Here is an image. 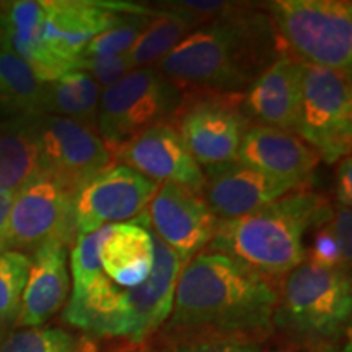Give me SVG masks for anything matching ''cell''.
Masks as SVG:
<instances>
[{
	"label": "cell",
	"instance_id": "1",
	"mask_svg": "<svg viewBox=\"0 0 352 352\" xmlns=\"http://www.w3.org/2000/svg\"><path fill=\"white\" fill-rule=\"evenodd\" d=\"M277 300L279 290L270 277L227 254L201 252L183 266L162 338L233 336L264 342L274 331Z\"/></svg>",
	"mask_w": 352,
	"mask_h": 352
},
{
	"label": "cell",
	"instance_id": "2",
	"mask_svg": "<svg viewBox=\"0 0 352 352\" xmlns=\"http://www.w3.org/2000/svg\"><path fill=\"white\" fill-rule=\"evenodd\" d=\"M283 54L270 15L243 3L233 15L188 34L153 69L184 94L245 95Z\"/></svg>",
	"mask_w": 352,
	"mask_h": 352
},
{
	"label": "cell",
	"instance_id": "3",
	"mask_svg": "<svg viewBox=\"0 0 352 352\" xmlns=\"http://www.w3.org/2000/svg\"><path fill=\"white\" fill-rule=\"evenodd\" d=\"M331 217L333 206L327 196L310 188L297 189L258 212L219 220L209 252L235 258L274 279L305 261L303 239L311 228L327 226Z\"/></svg>",
	"mask_w": 352,
	"mask_h": 352
},
{
	"label": "cell",
	"instance_id": "4",
	"mask_svg": "<svg viewBox=\"0 0 352 352\" xmlns=\"http://www.w3.org/2000/svg\"><path fill=\"white\" fill-rule=\"evenodd\" d=\"M351 314L349 271L305 259L285 274L272 324L292 344L316 352L349 334Z\"/></svg>",
	"mask_w": 352,
	"mask_h": 352
},
{
	"label": "cell",
	"instance_id": "5",
	"mask_svg": "<svg viewBox=\"0 0 352 352\" xmlns=\"http://www.w3.org/2000/svg\"><path fill=\"white\" fill-rule=\"evenodd\" d=\"M266 10L285 52L303 64L351 76L349 0H276Z\"/></svg>",
	"mask_w": 352,
	"mask_h": 352
},
{
	"label": "cell",
	"instance_id": "6",
	"mask_svg": "<svg viewBox=\"0 0 352 352\" xmlns=\"http://www.w3.org/2000/svg\"><path fill=\"white\" fill-rule=\"evenodd\" d=\"M183 101L182 88L153 67L134 69L101 90L96 129L113 153L144 131L173 122Z\"/></svg>",
	"mask_w": 352,
	"mask_h": 352
},
{
	"label": "cell",
	"instance_id": "7",
	"mask_svg": "<svg viewBox=\"0 0 352 352\" xmlns=\"http://www.w3.org/2000/svg\"><path fill=\"white\" fill-rule=\"evenodd\" d=\"M297 135L329 165L351 155V76L303 64Z\"/></svg>",
	"mask_w": 352,
	"mask_h": 352
},
{
	"label": "cell",
	"instance_id": "8",
	"mask_svg": "<svg viewBox=\"0 0 352 352\" xmlns=\"http://www.w3.org/2000/svg\"><path fill=\"white\" fill-rule=\"evenodd\" d=\"M243 95L184 94L173 124L196 164L206 166L235 162L250 122L241 113Z\"/></svg>",
	"mask_w": 352,
	"mask_h": 352
},
{
	"label": "cell",
	"instance_id": "9",
	"mask_svg": "<svg viewBox=\"0 0 352 352\" xmlns=\"http://www.w3.org/2000/svg\"><path fill=\"white\" fill-rule=\"evenodd\" d=\"M76 192L46 173L19 189L8 217V250L34 253L47 241L72 245L77 240L74 217Z\"/></svg>",
	"mask_w": 352,
	"mask_h": 352
},
{
	"label": "cell",
	"instance_id": "10",
	"mask_svg": "<svg viewBox=\"0 0 352 352\" xmlns=\"http://www.w3.org/2000/svg\"><path fill=\"white\" fill-rule=\"evenodd\" d=\"M41 171L72 192L111 166L113 153L98 131L67 118L34 114Z\"/></svg>",
	"mask_w": 352,
	"mask_h": 352
},
{
	"label": "cell",
	"instance_id": "11",
	"mask_svg": "<svg viewBox=\"0 0 352 352\" xmlns=\"http://www.w3.org/2000/svg\"><path fill=\"white\" fill-rule=\"evenodd\" d=\"M158 183L129 166H109L78 189L74 201L77 235H88L107 226L124 223L144 214Z\"/></svg>",
	"mask_w": 352,
	"mask_h": 352
},
{
	"label": "cell",
	"instance_id": "12",
	"mask_svg": "<svg viewBox=\"0 0 352 352\" xmlns=\"http://www.w3.org/2000/svg\"><path fill=\"white\" fill-rule=\"evenodd\" d=\"M43 16L39 41L43 47L70 70L94 38L116 23L129 3L88 2V0H41Z\"/></svg>",
	"mask_w": 352,
	"mask_h": 352
},
{
	"label": "cell",
	"instance_id": "13",
	"mask_svg": "<svg viewBox=\"0 0 352 352\" xmlns=\"http://www.w3.org/2000/svg\"><path fill=\"white\" fill-rule=\"evenodd\" d=\"M153 233L186 264L212 240L217 217L201 192L176 183H162L151 201Z\"/></svg>",
	"mask_w": 352,
	"mask_h": 352
},
{
	"label": "cell",
	"instance_id": "14",
	"mask_svg": "<svg viewBox=\"0 0 352 352\" xmlns=\"http://www.w3.org/2000/svg\"><path fill=\"white\" fill-rule=\"evenodd\" d=\"M201 195L217 220H233L258 212L271 202L297 191L292 183L259 173L239 160L206 166Z\"/></svg>",
	"mask_w": 352,
	"mask_h": 352
},
{
	"label": "cell",
	"instance_id": "15",
	"mask_svg": "<svg viewBox=\"0 0 352 352\" xmlns=\"http://www.w3.org/2000/svg\"><path fill=\"white\" fill-rule=\"evenodd\" d=\"M114 158L152 182L176 183L201 192L204 173L171 122L153 126L118 148Z\"/></svg>",
	"mask_w": 352,
	"mask_h": 352
},
{
	"label": "cell",
	"instance_id": "16",
	"mask_svg": "<svg viewBox=\"0 0 352 352\" xmlns=\"http://www.w3.org/2000/svg\"><path fill=\"white\" fill-rule=\"evenodd\" d=\"M303 63L285 52L252 83L241 98L250 126L272 127L297 135Z\"/></svg>",
	"mask_w": 352,
	"mask_h": 352
},
{
	"label": "cell",
	"instance_id": "17",
	"mask_svg": "<svg viewBox=\"0 0 352 352\" xmlns=\"http://www.w3.org/2000/svg\"><path fill=\"white\" fill-rule=\"evenodd\" d=\"M236 160L271 178L310 188L321 158L296 134L252 126L245 132Z\"/></svg>",
	"mask_w": 352,
	"mask_h": 352
},
{
	"label": "cell",
	"instance_id": "18",
	"mask_svg": "<svg viewBox=\"0 0 352 352\" xmlns=\"http://www.w3.org/2000/svg\"><path fill=\"white\" fill-rule=\"evenodd\" d=\"M152 230V228H151ZM153 266L151 274L138 287L126 289L129 303L131 342H144L160 331L173 308L175 290L184 261L152 230Z\"/></svg>",
	"mask_w": 352,
	"mask_h": 352
},
{
	"label": "cell",
	"instance_id": "19",
	"mask_svg": "<svg viewBox=\"0 0 352 352\" xmlns=\"http://www.w3.org/2000/svg\"><path fill=\"white\" fill-rule=\"evenodd\" d=\"M67 248L63 241L52 240L30 256L16 327H41L64 307L70 289Z\"/></svg>",
	"mask_w": 352,
	"mask_h": 352
},
{
	"label": "cell",
	"instance_id": "20",
	"mask_svg": "<svg viewBox=\"0 0 352 352\" xmlns=\"http://www.w3.org/2000/svg\"><path fill=\"white\" fill-rule=\"evenodd\" d=\"M151 220L145 214L139 220L114 223L100 248L104 276L122 289L142 284L153 266V239Z\"/></svg>",
	"mask_w": 352,
	"mask_h": 352
},
{
	"label": "cell",
	"instance_id": "21",
	"mask_svg": "<svg viewBox=\"0 0 352 352\" xmlns=\"http://www.w3.org/2000/svg\"><path fill=\"white\" fill-rule=\"evenodd\" d=\"M63 318L94 336L127 340L129 303L126 289L111 283L103 272L85 290L70 296Z\"/></svg>",
	"mask_w": 352,
	"mask_h": 352
},
{
	"label": "cell",
	"instance_id": "22",
	"mask_svg": "<svg viewBox=\"0 0 352 352\" xmlns=\"http://www.w3.org/2000/svg\"><path fill=\"white\" fill-rule=\"evenodd\" d=\"M41 173L34 114L0 122V188L16 192Z\"/></svg>",
	"mask_w": 352,
	"mask_h": 352
},
{
	"label": "cell",
	"instance_id": "23",
	"mask_svg": "<svg viewBox=\"0 0 352 352\" xmlns=\"http://www.w3.org/2000/svg\"><path fill=\"white\" fill-rule=\"evenodd\" d=\"M101 90L94 77L76 69L44 83L38 114L67 118L96 129Z\"/></svg>",
	"mask_w": 352,
	"mask_h": 352
},
{
	"label": "cell",
	"instance_id": "24",
	"mask_svg": "<svg viewBox=\"0 0 352 352\" xmlns=\"http://www.w3.org/2000/svg\"><path fill=\"white\" fill-rule=\"evenodd\" d=\"M197 28V21L186 13L171 8H153L151 23L126 54L132 69L153 67Z\"/></svg>",
	"mask_w": 352,
	"mask_h": 352
},
{
	"label": "cell",
	"instance_id": "25",
	"mask_svg": "<svg viewBox=\"0 0 352 352\" xmlns=\"http://www.w3.org/2000/svg\"><path fill=\"white\" fill-rule=\"evenodd\" d=\"M44 83L15 52L0 50V108L16 116L38 114Z\"/></svg>",
	"mask_w": 352,
	"mask_h": 352
},
{
	"label": "cell",
	"instance_id": "26",
	"mask_svg": "<svg viewBox=\"0 0 352 352\" xmlns=\"http://www.w3.org/2000/svg\"><path fill=\"white\" fill-rule=\"evenodd\" d=\"M153 8L140 6H131L129 10L122 12L120 20L111 28L94 38L85 47L82 59H94V57H111L127 54L138 38L144 33L151 23Z\"/></svg>",
	"mask_w": 352,
	"mask_h": 352
},
{
	"label": "cell",
	"instance_id": "27",
	"mask_svg": "<svg viewBox=\"0 0 352 352\" xmlns=\"http://www.w3.org/2000/svg\"><path fill=\"white\" fill-rule=\"evenodd\" d=\"M0 352H94V346L63 328L36 327L8 334Z\"/></svg>",
	"mask_w": 352,
	"mask_h": 352
},
{
	"label": "cell",
	"instance_id": "28",
	"mask_svg": "<svg viewBox=\"0 0 352 352\" xmlns=\"http://www.w3.org/2000/svg\"><path fill=\"white\" fill-rule=\"evenodd\" d=\"M28 270V254L13 250L0 252V331L16 323Z\"/></svg>",
	"mask_w": 352,
	"mask_h": 352
},
{
	"label": "cell",
	"instance_id": "29",
	"mask_svg": "<svg viewBox=\"0 0 352 352\" xmlns=\"http://www.w3.org/2000/svg\"><path fill=\"white\" fill-rule=\"evenodd\" d=\"M109 228L107 226L88 235H78L70 248V267H72V294L85 290L95 279L103 274L100 263V248L107 239Z\"/></svg>",
	"mask_w": 352,
	"mask_h": 352
},
{
	"label": "cell",
	"instance_id": "30",
	"mask_svg": "<svg viewBox=\"0 0 352 352\" xmlns=\"http://www.w3.org/2000/svg\"><path fill=\"white\" fill-rule=\"evenodd\" d=\"M162 352H263V342L233 336H191L165 341Z\"/></svg>",
	"mask_w": 352,
	"mask_h": 352
},
{
	"label": "cell",
	"instance_id": "31",
	"mask_svg": "<svg viewBox=\"0 0 352 352\" xmlns=\"http://www.w3.org/2000/svg\"><path fill=\"white\" fill-rule=\"evenodd\" d=\"M77 69L85 70L98 83L100 90H107L118 83L131 72L132 65L126 54L111 57H94V59L78 60Z\"/></svg>",
	"mask_w": 352,
	"mask_h": 352
},
{
	"label": "cell",
	"instance_id": "32",
	"mask_svg": "<svg viewBox=\"0 0 352 352\" xmlns=\"http://www.w3.org/2000/svg\"><path fill=\"white\" fill-rule=\"evenodd\" d=\"M305 259L323 267H340V270L349 271V266L342 259L340 246H338L336 240H334L328 223L324 227L318 228L310 252H307Z\"/></svg>",
	"mask_w": 352,
	"mask_h": 352
},
{
	"label": "cell",
	"instance_id": "33",
	"mask_svg": "<svg viewBox=\"0 0 352 352\" xmlns=\"http://www.w3.org/2000/svg\"><path fill=\"white\" fill-rule=\"evenodd\" d=\"M328 227H329V230H331L338 246H340L342 259H344V263L351 267V259H352V236H351L352 215H351V208H344V206H340V208L336 209V212H333V217L328 222Z\"/></svg>",
	"mask_w": 352,
	"mask_h": 352
},
{
	"label": "cell",
	"instance_id": "34",
	"mask_svg": "<svg viewBox=\"0 0 352 352\" xmlns=\"http://www.w3.org/2000/svg\"><path fill=\"white\" fill-rule=\"evenodd\" d=\"M336 197L340 206L351 208L352 204V162L351 157L340 160L336 171Z\"/></svg>",
	"mask_w": 352,
	"mask_h": 352
},
{
	"label": "cell",
	"instance_id": "35",
	"mask_svg": "<svg viewBox=\"0 0 352 352\" xmlns=\"http://www.w3.org/2000/svg\"><path fill=\"white\" fill-rule=\"evenodd\" d=\"M15 192L0 188V252L8 250V217Z\"/></svg>",
	"mask_w": 352,
	"mask_h": 352
},
{
	"label": "cell",
	"instance_id": "36",
	"mask_svg": "<svg viewBox=\"0 0 352 352\" xmlns=\"http://www.w3.org/2000/svg\"><path fill=\"white\" fill-rule=\"evenodd\" d=\"M6 46V32H3V20H2V10H0V50Z\"/></svg>",
	"mask_w": 352,
	"mask_h": 352
},
{
	"label": "cell",
	"instance_id": "37",
	"mask_svg": "<svg viewBox=\"0 0 352 352\" xmlns=\"http://www.w3.org/2000/svg\"><path fill=\"white\" fill-rule=\"evenodd\" d=\"M316 352H344V351L336 349V347H324V349H320V351H316Z\"/></svg>",
	"mask_w": 352,
	"mask_h": 352
},
{
	"label": "cell",
	"instance_id": "38",
	"mask_svg": "<svg viewBox=\"0 0 352 352\" xmlns=\"http://www.w3.org/2000/svg\"><path fill=\"white\" fill-rule=\"evenodd\" d=\"M267 352H294L292 349H272V351H267Z\"/></svg>",
	"mask_w": 352,
	"mask_h": 352
}]
</instances>
